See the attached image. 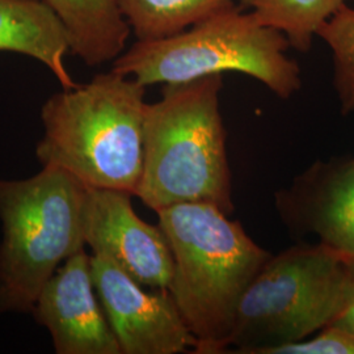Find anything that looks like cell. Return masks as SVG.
Segmentation results:
<instances>
[{"label":"cell","mask_w":354,"mask_h":354,"mask_svg":"<svg viewBox=\"0 0 354 354\" xmlns=\"http://www.w3.org/2000/svg\"><path fill=\"white\" fill-rule=\"evenodd\" d=\"M145 93L138 80L111 70L53 95L41 108L38 162L88 188L136 196L143 169Z\"/></svg>","instance_id":"obj_1"},{"label":"cell","mask_w":354,"mask_h":354,"mask_svg":"<svg viewBox=\"0 0 354 354\" xmlns=\"http://www.w3.org/2000/svg\"><path fill=\"white\" fill-rule=\"evenodd\" d=\"M223 75L165 84L147 104L143 169L136 196L153 212L177 203H212L234 212L232 178L219 95Z\"/></svg>","instance_id":"obj_2"},{"label":"cell","mask_w":354,"mask_h":354,"mask_svg":"<svg viewBox=\"0 0 354 354\" xmlns=\"http://www.w3.org/2000/svg\"><path fill=\"white\" fill-rule=\"evenodd\" d=\"M156 214L174 257L168 291L196 339L193 353L221 354L244 291L272 254L212 203Z\"/></svg>","instance_id":"obj_3"},{"label":"cell","mask_w":354,"mask_h":354,"mask_svg":"<svg viewBox=\"0 0 354 354\" xmlns=\"http://www.w3.org/2000/svg\"><path fill=\"white\" fill-rule=\"evenodd\" d=\"M289 46L281 32L232 7L175 36L137 41L114 59L112 70L146 87L239 73L286 100L302 86L301 68L286 54Z\"/></svg>","instance_id":"obj_4"},{"label":"cell","mask_w":354,"mask_h":354,"mask_svg":"<svg viewBox=\"0 0 354 354\" xmlns=\"http://www.w3.org/2000/svg\"><path fill=\"white\" fill-rule=\"evenodd\" d=\"M86 194L84 184L54 167L0 178V314L32 311L57 269L84 250Z\"/></svg>","instance_id":"obj_5"},{"label":"cell","mask_w":354,"mask_h":354,"mask_svg":"<svg viewBox=\"0 0 354 354\" xmlns=\"http://www.w3.org/2000/svg\"><path fill=\"white\" fill-rule=\"evenodd\" d=\"M346 261L320 243L272 254L244 291L222 353L266 354L328 327L342 307Z\"/></svg>","instance_id":"obj_6"},{"label":"cell","mask_w":354,"mask_h":354,"mask_svg":"<svg viewBox=\"0 0 354 354\" xmlns=\"http://www.w3.org/2000/svg\"><path fill=\"white\" fill-rule=\"evenodd\" d=\"M92 256V277L121 354L192 352L196 339L165 289L149 291L112 261Z\"/></svg>","instance_id":"obj_7"},{"label":"cell","mask_w":354,"mask_h":354,"mask_svg":"<svg viewBox=\"0 0 354 354\" xmlns=\"http://www.w3.org/2000/svg\"><path fill=\"white\" fill-rule=\"evenodd\" d=\"M127 192L88 188L83 235L93 256L112 261L151 289H165L174 276V257L165 232L136 213Z\"/></svg>","instance_id":"obj_8"},{"label":"cell","mask_w":354,"mask_h":354,"mask_svg":"<svg viewBox=\"0 0 354 354\" xmlns=\"http://www.w3.org/2000/svg\"><path fill=\"white\" fill-rule=\"evenodd\" d=\"M285 227L354 259V158L315 160L274 194Z\"/></svg>","instance_id":"obj_9"},{"label":"cell","mask_w":354,"mask_h":354,"mask_svg":"<svg viewBox=\"0 0 354 354\" xmlns=\"http://www.w3.org/2000/svg\"><path fill=\"white\" fill-rule=\"evenodd\" d=\"M48 329L55 353L121 354L92 277V256L82 250L53 274L32 308Z\"/></svg>","instance_id":"obj_10"},{"label":"cell","mask_w":354,"mask_h":354,"mask_svg":"<svg viewBox=\"0 0 354 354\" xmlns=\"http://www.w3.org/2000/svg\"><path fill=\"white\" fill-rule=\"evenodd\" d=\"M0 51L46 66L64 89L77 86L66 67L70 45L64 26L41 0H0Z\"/></svg>","instance_id":"obj_11"},{"label":"cell","mask_w":354,"mask_h":354,"mask_svg":"<svg viewBox=\"0 0 354 354\" xmlns=\"http://www.w3.org/2000/svg\"><path fill=\"white\" fill-rule=\"evenodd\" d=\"M64 26L70 53L87 66L113 62L127 46L130 26L118 0H41Z\"/></svg>","instance_id":"obj_12"},{"label":"cell","mask_w":354,"mask_h":354,"mask_svg":"<svg viewBox=\"0 0 354 354\" xmlns=\"http://www.w3.org/2000/svg\"><path fill=\"white\" fill-rule=\"evenodd\" d=\"M236 0H118L138 41L171 37L190 26L235 7Z\"/></svg>","instance_id":"obj_13"},{"label":"cell","mask_w":354,"mask_h":354,"mask_svg":"<svg viewBox=\"0 0 354 354\" xmlns=\"http://www.w3.org/2000/svg\"><path fill=\"white\" fill-rule=\"evenodd\" d=\"M349 0H241L257 20L281 32L301 53L311 49L314 36Z\"/></svg>","instance_id":"obj_14"},{"label":"cell","mask_w":354,"mask_h":354,"mask_svg":"<svg viewBox=\"0 0 354 354\" xmlns=\"http://www.w3.org/2000/svg\"><path fill=\"white\" fill-rule=\"evenodd\" d=\"M332 51L333 86L344 114L354 113V8L348 4L317 32Z\"/></svg>","instance_id":"obj_15"},{"label":"cell","mask_w":354,"mask_h":354,"mask_svg":"<svg viewBox=\"0 0 354 354\" xmlns=\"http://www.w3.org/2000/svg\"><path fill=\"white\" fill-rule=\"evenodd\" d=\"M266 354H354V332L328 326L314 333L311 339L274 346Z\"/></svg>","instance_id":"obj_16"},{"label":"cell","mask_w":354,"mask_h":354,"mask_svg":"<svg viewBox=\"0 0 354 354\" xmlns=\"http://www.w3.org/2000/svg\"><path fill=\"white\" fill-rule=\"evenodd\" d=\"M329 326H337L354 332V259L348 257L346 279L342 295V304L339 313Z\"/></svg>","instance_id":"obj_17"}]
</instances>
